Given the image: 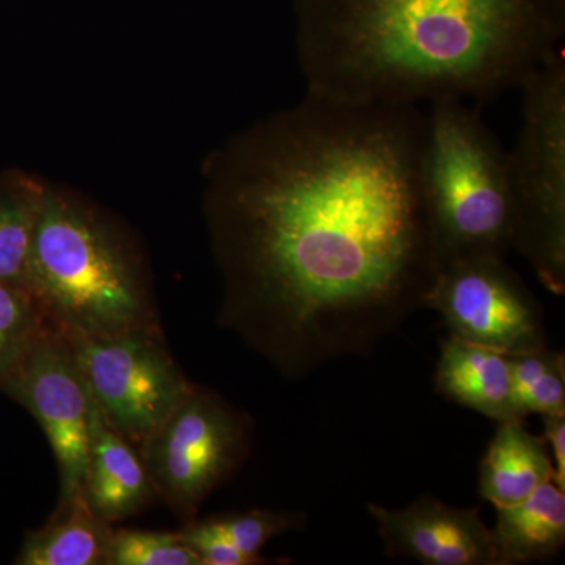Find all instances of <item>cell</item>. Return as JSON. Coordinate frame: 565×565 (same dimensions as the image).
I'll return each instance as SVG.
<instances>
[{"instance_id":"cell-1","label":"cell","mask_w":565,"mask_h":565,"mask_svg":"<svg viewBox=\"0 0 565 565\" xmlns=\"http://www.w3.org/2000/svg\"><path fill=\"white\" fill-rule=\"evenodd\" d=\"M427 117L308 92L207 163L218 322L289 379L370 355L441 264L424 210Z\"/></svg>"},{"instance_id":"cell-2","label":"cell","mask_w":565,"mask_h":565,"mask_svg":"<svg viewBox=\"0 0 565 565\" xmlns=\"http://www.w3.org/2000/svg\"><path fill=\"white\" fill-rule=\"evenodd\" d=\"M308 92L490 102L563 51L565 0H294Z\"/></svg>"},{"instance_id":"cell-3","label":"cell","mask_w":565,"mask_h":565,"mask_svg":"<svg viewBox=\"0 0 565 565\" xmlns=\"http://www.w3.org/2000/svg\"><path fill=\"white\" fill-rule=\"evenodd\" d=\"M28 288L66 337L161 329L147 267L128 234L52 188L33 237Z\"/></svg>"},{"instance_id":"cell-4","label":"cell","mask_w":565,"mask_h":565,"mask_svg":"<svg viewBox=\"0 0 565 565\" xmlns=\"http://www.w3.org/2000/svg\"><path fill=\"white\" fill-rule=\"evenodd\" d=\"M419 185L440 264L514 248L509 154L462 99L429 103Z\"/></svg>"},{"instance_id":"cell-5","label":"cell","mask_w":565,"mask_h":565,"mask_svg":"<svg viewBox=\"0 0 565 565\" xmlns=\"http://www.w3.org/2000/svg\"><path fill=\"white\" fill-rule=\"evenodd\" d=\"M522 125L509 154L514 248L556 296L565 292V58L557 52L520 85Z\"/></svg>"},{"instance_id":"cell-6","label":"cell","mask_w":565,"mask_h":565,"mask_svg":"<svg viewBox=\"0 0 565 565\" xmlns=\"http://www.w3.org/2000/svg\"><path fill=\"white\" fill-rule=\"evenodd\" d=\"M66 338L103 422L139 452L195 386L174 362L162 329Z\"/></svg>"},{"instance_id":"cell-7","label":"cell","mask_w":565,"mask_h":565,"mask_svg":"<svg viewBox=\"0 0 565 565\" xmlns=\"http://www.w3.org/2000/svg\"><path fill=\"white\" fill-rule=\"evenodd\" d=\"M248 422L218 394L193 386L141 446L156 494L178 515L191 516L248 449Z\"/></svg>"},{"instance_id":"cell-8","label":"cell","mask_w":565,"mask_h":565,"mask_svg":"<svg viewBox=\"0 0 565 565\" xmlns=\"http://www.w3.org/2000/svg\"><path fill=\"white\" fill-rule=\"evenodd\" d=\"M424 308L444 318L465 343L514 355L546 348L541 305L501 256H468L441 264Z\"/></svg>"},{"instance_id":"cell-9","label":"cell","mask_w":565,"mask_h":565,"mask_svg":"<svg viewBox=\"0 0 565 565\" xmlns=\"http://www.w3.org/2000/svg\"><path fill=\"white\" fill-rule=\"evenodd\" d=\"M0 392L43 427L61 473V501L84 487L90 455L93 403L68 338L47 322L18 373Z\"/></svg>"},{"instance_id":"cell-10","label":"cell","mask_w":565,"mask_h":565,"mask_svg":"<svg viewBox=\"0 0 565 565\" xmlns=\"http://www.w3.org/2000/svg\"><path fill=\"white\" fill-rule=\"evenodd\" d=\"M385 553L424 565H501L492 530L478 509L455 508L430 494L393 511L367 504Z\"/></svg>"},{"instance_id":"cell-11","label":"cell","mask_w":565,"mask_h":565,"mask_svg":"<svg viewBox=\"0 0 565 565\" xmlns=\"http://www.w3.org/2000/svg\"><path fill=\"white\" fill-rule=\"evenodd\" d=\"M82 490L93 512L107 523L136 515L156 494L140 452L103 422L95 404Z\"/></svg>"},{"instance_id":"cell-12","label":"cell","mask_w":565,"mask_h":565,"mask_svg":"<svg viewBox=\"0 0 565 565\" xmlns=\"http://www.w3.org/2000/svg\"><path fill=\"white\" fill-rule=\"evenodd\" d=\"M435 393L478 412L493 422L522 419L512 401L511 364L508 353L465 343L449 334L440 343L435 371Z\"/></svg>"},{"instance_id":"cell-13","label":"cell","mask_w":565,"mask_h":565,"mask_svg":"<svg viewBox=\"0 0 565 565\" xmlns=\"http://www.w3.org/2000/svg\"><path fill=\"white\" fill-rule=\"evenodd\" d=\"M555 478L544 437L527 433L523 422L500 423L479 468V494L494 508L519 503Z\"/></svg>"},{"instance_id":"cell-14","label":"cell","mask_w":565,"mask_h":565,"mask_svg":"<svg viewBox=\"0 0 565 565\" xmlns=\"http://www.w3.org/2000/svg\"><path fill=\"white\" fill-rule=\"evenodd\" d=\"M501 565L546 563L565 544V492L545 482L519 503L497 508L492 530Z\"/></svg>"},{"instance_id":"cell-15","label":"cell","mask_w":565,"mask_h":565,"mask_svg":"<svg viewBox=\"0 0 565 565\" xmlns=\"http://www.w3.org/2000/svg\"><path fill=\"white\" fill-rule=\"evenodd\" d=\"M110 523L93 512L84 490L58 503L54 516L24 539L18 565H107Z\"/></svg>"},{"instance_id":"cell-16","label":"cell","mask_w":565,"mask_h":565,"mask_svg":"<svg viewBox=\"0 0 565 565\" xmlns=\"http://www.w3.org/2000/svg\"><path fill=\"white\" fill-rule=\"evenodd\" d=\"M47 185L25 174L0 180V281L28 286L33 237Z\"/></svg>"},{"instance_id":"cell-17","label":"cell","mask_w":565,"mask_h":565,"mask_svg":"<svg viewBox=\"0 0 565 565\" xmlns=\"http://www.w3.org/2000/svg\"><path fill=\"white\" fill-rule=\"evenodd\" d=\"M512 401L522 422L530 414H565V360L563 353L535 349L509 355Z\"/></svg>"},{"instance_id":"cell-18","label":"cell","mask_w":565,"mask_h":565,"mask_svg":"<svg viewBox=\"0 0 565 565\" xmlns=\"http://www.w3.org/2000/svg\"><path fill=\"white\" fill-rule=\"evenodd\" d=\"M46 326V316L28 286L0 281V390L18 373Z\"/></svg>"},{"instance_id":"cell-19","label":"cell","mask_w":565,"mask_h":565,"mask_svg":"<svg viewBox=\"0 0 565 565\" xmlns=\"http://www.w3.org/2000/svg\"><path fill=\"white\" fill-rule=\"evenodd\" d=\"M305 522L307 516L303 514L252 509L247 512L212 516L200 522V525L210 533L225 539L248 556L263 557L259 552L270 539L288 531L302 530Z\"/></svg>"},{"instance_id":"cell-20","label":"cell","mask_w":565,"mask_h":565,"mask_svg":"<svg viewBox=\"0 0 565 565\" xmlns=\"http://www.w3.org/2000/svg\"><path fill=\"white\" fill-rule=\"evenodd\" d=\"M107 565H200V559L178 533L114 530Z\"/></svg>"},{"instance_id":"cell-21","label":"cell","mask_w":565,"mask_h":565,"mask_svg":"<svg viewBox=\"0 0 565 565\" xmlns=\"http://www.w3.org/2000/svg\"><path fill=\"white\" fill-rule=\"evenodd\" d=\"M180 537L199 556L200 565H256L266 564V557H253L226 542L225 539L204 530L200 523H189Z\"/></svg>"},{"instance_id":"cell-22","label":"cell","mask_w":565,"mask_h":565,"mask_svg":"<svg viewBox=\"0 0 565 565\" xmlns=\"http://www.w3.org/2000/svg\"><path fill=\"white\" fill-rule=\"evenodd\" d=\"M545 441L552 446L553 482L565 492V414L544 415Z\"/></svg>"}]
</instances>
